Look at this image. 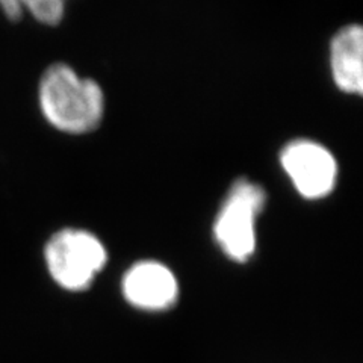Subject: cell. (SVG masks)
<instances>
[{
  "label": "cell",
  "instance_id": "cell-6",
  "mask_svg": "<svg viewBox=\"0 0 363 363\" xmlns=\"http://www.w3.org/2000/svg\"><path fill=\"white\" fill-rule=\"evenodd\" d=\"M363 32L359 25L340 29L332 41V73L339 89L348 94H362L363 89Z\"/></svg>",
  "mask_w": 363,
  "mask_h": 363
},
{
  "label": "cell",
  "instance_id": "cell-7",
  "mask_svg": "<svg viewBox=\"0 0 363 363\" xmlns=\"http://www.w3.org/2000/svg\"><path fill=\"white\" fill-rule=\"evenodd\" d=\"M65 4L67 0H0V9L11 21L29 13L43 25L56 26L64 17Z\"/></svg>",
  "mask_w": 363,
  "mask_h": 363
},
{
  "label": "cell",
  "instance_id": "cell-1",
  "mask_svg": "<svg viewBox=\"0 0 363 363\" xmlns=\"http://www.w3.org/2000/svg\"><path fill=\"white\" fill-rule=\"evenodd\" d=\"M38 100L43 116L67 133L94 130L104 117V91L91 79L79 77L72 67L53 64L44 72Z\"/></svg>",
  "mask_w": 363,
  "mask_h": 363
},
{
  "label": "cell",
  "instance_id": "cell-5",
  "mask_svg": "<svg viewBox=\"0 0 363 363\" xmlns=\"http://www.w3.org/2000/svg\"><path fill=\"white\" fill-rule=\"evenodd\" d=\"M123 294L135 308L164 311L176 303L179 286L174 274L165 265L144 260L126 272Z\"/></svg>",
  "mask_w": 363,
  "mask_h": 363
},
{
  "label": "cell",
  "instance_id": "cell-2",
  "mask_svg": "<svg viewBox=\"0 0 363 363\" xmlns=\"http://www.w3.org/2000/svg\"><path fill=\"white\" fill-rule=\"evenodd\" d=\"M267 201L265 191L247 179L238 180L224 200L213 225L223 252L244 264L256 250V220Z\"/></svg>",
  "mask_w": 363,
  "mask_h": 363
},
{
  "label": "cell",
  "instance_id": "cell-3",
  "mask_svg": "<svg viewBox=\"0 0 363 363\" xmlns=\"http://www.w3.org/2000/svg\"><path fill=\"white\" fill-rule=\"evenodd\" d=\"M52 279L68 291L86 289L106 264V250L85 230L64 229L55 233L44 248Z\"/></svg>",
  "mask_w": 363,
  "mask_h": 363
},
{
  "label": "cell",
  "instance_id": "cell-4",
  "mask_svg": "<svg viewBox=\"0 0 363 363\" xmlns=\"http://www.w3.org/2000/svg\"><path fill=\"white\" fill-rule=\"evenodd\" d=\"M280 162L294 186L306 199H321L332 192L337 165L325 147L308 140L289 143L280 155Z\"/></svg>",
  "mask_w": 363,
  "mask_h": 363
}]
</instances>
